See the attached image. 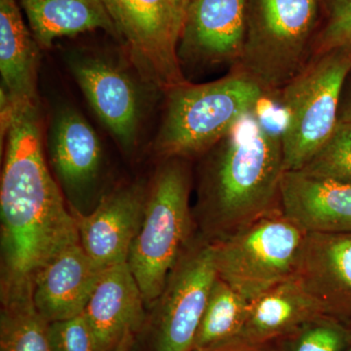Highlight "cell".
Returning a JSON list of instances; mask_svg holds the SVG:
<instances>
[{
  "label": "cell",
  "mask_w": 351,
  "mask_h": 351,
  "mask_svg": "<svg viewBox=\"0 0 351 351\" xmlns=\"http://www.w3.org/2000/svg\"><path fill=\"white\" fill-rule=\"evenodd\" d=\"M40 48L57 38L101 29L119 38L101 0H20Z\"/></svg>",
  "instance_id": "obj_20"
},
{
  "label": "cell",
  "mask_w": 351,
  "mask_h": 351,
  "mask_svg": "<svg viewBox=\"0 0 351 351\" xmlns=\"http://www.w3.org/2000/svg\"><path fill=\"white\" fill-rule=\"evenodd\" d=\"M324 19L313 58L337 49H351V0H323Z\"/></svg>",
  "instance_id": "obj_25"
},
{
  "label": "cell",
  "mask_w": 351,
  "mask_h": 351,
  "mask_svg": "<svg viewBox=\"0 0 351 351\" xmlns=\"http://www.w3.org/2000/svg\"><path fill=\"white\" fill-rule=\"evenodd\" d=\"M350 71L351 49L330 51L311 58L277 95L274 103L283 114L284 170H301L332 135Z\"/></svg>",
  "instance_id": "obj_6"
},
{
  "label": "cell",
  "mask_w": 351,
  "mask_h": 351,
  "mask_svg": "<svg viewBox=\"0 0 351 351\" xmlns=\"http://www.w3.org/2000/svg\"><path fill=\"white\" fill-rule=\"evenodd\" d=\"M346 351H351V343L350 346H348V348H346Z\"/></svg>",
  "instance_id": "obj_31"
},
{
  "label": "cell",
  "mask_w": 351,
  "mask_h": 351,
  "mask_svg": "<svg viewBox=\"0 0 351 351\" xmlns=\"http://www.w3.org/2000/svg\"><path fill=\"white\" fill-rule=\"evenodd\" d=\"M198 351H280L276 343H263V345H237L228 343Z\"/></svg>",
  "instance_id": "obj_28"
},
{
  "label": "cell",
  "mask_w": 351,
  "mask_h": 351,
  "mask_svg": "<svg viewBox=\"0 0 351 351\" xmlns=\"http://www.w3.org/2000/svg\"><path fill=\"white\" fill-rule=\"evenodd\" d=\"M249 304L248 300L217 276L191 351L232 343L243 327Z\"/></svg>",
  "instance_id": "obj_21"
},
{
  "label": "cell",
  "mask_w": 351,
  "mask_h": 351,
  "mask_svg": "<svg viewBox=\"0 0 351 351\" xmlns=\"http://www.w3.org/2000/svg\"><path fill=\"white\" fill-rule=\"evenodd\" d=\"M172 1L180 19H181L182 24H184V17H186L189 7H191L195 0H172Z\"/></svg>",
  "instance_id": "obj_29"
},
{
  "label": "cell",
  "mask_w": 351,
  "mask_h": 351,
  "mask_svg": "<svg viewBox=\"0 0 351 351\" xmlns=\"http://www.w3.org/2000/svg\"><path fill=\"white\" fill-rule=\"evenodd\" d=\"M298 171L351 184V124L338 121L325 144Z\"/></svg>",
  "instance_id": "obj_24"
},
{
  "label": "cell",
  "mask_w": 351,
  "mask_h": 351,
  "mask_svg": "<svg viewBox=\"0 0 351 351\" xmlns=\"http://www.w3.org/2000/svg\"><path fill=\"white\" fill-rule=\"evenodd\" d=\"M274 343L280 351H346L351 343V326L320 313Z\"/></svg>",
  "instance_id": "obj_23"
},
{
  "label": "cell",
  "mask_w": 351,
  "mask_h": 351,
  "mask_svg": "<svg viewBox=\"0 0 351 351\" xmlns=\"http://www.w3.org/2000/svg\"><path fill=\"white\" fill-rule=\"evenodd\" d=\"M68 64L101 123L124 152H133L145 114L142 86L125 66L105 54L73 53Z\"/></svg>",
  "instance_id": "obj_10"
},
{
  "label": "cell",
  "mask_w": 351,
  "mask_h": 351,
  "mask_svg": "<svg viewBox=\"0 0 351 351\" xmlns=\"http://www.w3.org/2000/svg\"><path fill=\"white\" fill-rule=\"evenodd\" d=\"M47 147L51 167L73 214H82L84 201L94 191L103 168V147L98 134L82 113L64 106L53 114Z\"/></svg>",
  "instance_id": "obj_12"
},
{
  "label": "cell",
  "mask_w": 351,
  "mask_h": 351,
  "mask_svg": "<svg viewBox=\"0 0 351 351\" xmlns=\"http://www.w3.org/2000/svg\"><path fill=\"white\" fill-rule=\"evenodd\" d=\"M191 191L188 159H165L149 184L144 219L127 258L147 311L162 292L182 251L195 237Z\"/></svg>",
  "instance_id": "obj_5"
},
{
  "label": "cell",
  "mask_w": 351,
  "mask_h": 351,
  "mask_svg": "<svg viewBox=\"0 0 351 351\" xmlns=\"http://www.w3.org/2000/svg\"><path fill=\"white\" fill-rule=\"evenodd\" d=\"M48 328L32 299L2 304L0 351H52Z\"/></svg>",
  "instance_id": "obj_22"
},
{
  "label": "cell",
  "mask_w": 351,
  "mask_h": 351,
  "mask_svg": "<svg viewBox=\"0 0 351 351\" xmlns=\"http://www.w3.org/2000/svg\"><path fill=\"white\" fill-rule=\"evenodd\" d=\"M52 351H101L93 330L82 314L49 323Z\"/></svg>",
  "instance_id": "obj_26"
},
{
  "label": "cell",
  "mask_w": 351,
  "mask_h": 351,
  "mask_svg": "<svg viewBox=\"0 0 351 351\" xmlns=\"http://www.w3.org/2000/svg\"><path fill=\"white\" fill-rule=\"evenodd\" d=\"M280 208L304 232L351 233V184L285 171Z\"/></svg>",
  "instance_id": "obj_17"
},
{
  "label": "cell",
  "mask_w": 351,
  "mask_h": 351,
  "mask_svg": "<svg viewBox=\"0 0 351 351\" xmlns=\"http://www.w3.org/2000/svg\"><path fill=\"white\" fill-rule=\"evenodd\" d=\"M101 1L142 80L164 92L188 82L178 57L182 23L172 0Z\"/></svg>",
  "instance_id": "obj_9"
},
{
  "label": "cell",
  "mask_w": 351,
  "mask_h": 351,
  "mask_svg": "<svg viewBox=\"0 0 351 351\" xmlns=\"http://www.w3.org/2000/svg\"><path fill=\"white\" fill-rule=\"evenodd\" d=\"M38 41L27 29L15 0H0L1 87L19 107L38 104Z\"/></svg>",
  "instance_id": "obj_19"
},
{
  "label": "cell",
  "mask_w": 351,
  "mask_h": 351,
  "mask_svg": "<svg viewBox=\"0 0 351 351\" xmlns=\"http://www.w3.org/2000/svg\"><path fill=\"white\" fill-rule=\"evenodd\" d=\"M83 315L101 351H114L126 335L140 334L147 309L127 262L104 269Z\"/></svg>",
  "instance_id": "obj_15"
},
{
  "label": "cell",
  "mask_w": 351,
  "mask_h": 351,
  "mask_svg": "<svg viewBox=\"0 0 351 351\" xmlns=\"http://www.w3.org/2000/svg\"><path fill=\"white\" fill-rule=\"evenodd\" d=\"M295 278L322 313L351 326V233H306Z\"/></svg>",
  "instance_id": "obj_14"
},
{
  "label": "cell",
  "mask_w": 351,
  "mask_h": 351,
  "mask_svg": "<svg viewBox=\"0 0 351 351\" xmlns=\"http://www.w3.org/2000/svg\"><path fill=\"white\" fill-rule=\"evenodd\" d=\"M306 232L281 209L211 242L217 276L251 302L295 277Z\"/></svg>",
  "instance_id": "obj_7"
},
{
  "label": "cell",
  "mask_w": 351,
  "mask_h": 351,
  "mask_svg": "<svg viewBox=\"0 0 351 351\" xmlns=\"http://www.w3.org/2000/svg\"><path fill=\"white\" fill-rule=\"evenodd\" d=\"M248 0H195L184 17L178 57L184 66H234L243 48Z\"/></svg>",
  "instance_id": "obj_11"
},
{
  "label": "cell",
  "mask_w": 351,
  "mask_h": 351,
  "mask_svg": "<svg viewBox=\"0 0 351 351\" xmlns=\"http://www.w3.org/2000/svg\"><path fill=\"white\" fill-rule=\"evenodd\" d=\"M338 121L351 124V71L346 76L339 99Z\"/></svg>",
  "instance_id": "obj_27"
},
{
  "label": "cell",
  "mask_w": 351,
  "mask_h": 351,
  "mask_svg": "<svg viewBox=\"0 0 351 351\" xmlns=\"http://www.w3.org/2000/svg\"><path fill=\"white\" fill-rule=\"evenodd\" d=\"M323 19V0H248L243 48L232 69L274 101L313 58Z\"/></svg>",
  "instance_id": "obj_4"
},
{
  "label": "cell",
  "mask_w": 351,
  "mask_h": 351,
  "mask_svg": "<svg viewBox=\"0 0 351 351\" xmlns=\"http://www.w3.org/2000/svg\"><path fill=\"white\" fill-rule=\"evenodd\" d=\"M216 278L211 242L195 233L147 311L138 351H191Z\"/></svg>",
  "instance_id": "obj_8"
},
{
  "label": "cell",
  "mask_w": 351,
  "mask_h": 351,
  "mask_svg": "<svg viewBox=\"0 0 351 351\" xmlns=\"http://www.w3.org/2000/svg\"><path fill=\"white\" fill-rule=\"evenodd\" d=\"M0 226L1 304L31 299L39 272L80 241L44 157L38 105L20 108L6 136Z\"/></svg>",
  "instance_id": "obj_1"
},
{
  "label": "cell",
  "mask_w": 351,
  "mask_h": 351,
  "mask_svg": "<svg viewBox=\"0 0 351 351\" xmlns=\"http://www.w3.org/2000/svg\"><path fill=\"white\" fill-rule=\"evenodd\" d=\"M154 151L162 160L202 156L267 100L257 83L234 69L214 82H189L165 92Z\"/></svg>",
  "instance_id": "obj_3"
},
{
  "label": "cell",
  "mask_w": 351,
  "mask_h": 351,
  "mask_svg": "<svg viewBox=\"0 0 351 351\" xmlns=\"http://www.w3.org/2000/svg\"><path fill=\"white\" fill-rule=\"evenodd\" d=\"M320 313L318 304L293 277L252 300L243 327L230 343H274Z\"/></svg>",
  "instance_id": "obj_18"
},
{
  "label": "cell",
  "mask_w": 351,
  "mask_h": 351,
  "mask_svg": "<svg viewBox=\"0 0 351 351\" xmlns=\"http://www.w3.org/2000/svg\"><path fill=\"white\" fill-rule=\"evenodd\" d=\"M149 184L134 182L103 196L86 214H75L84 250L103 269L127 262L147 203Z\"/></svg>",
  "instance_id": "obj_13"
},
{
  "label": "cell",
  "mask_w": 351,
  "mask_h": 351,
  "mask_svg": "<svg viewBox=\"0 0 351 351\" xmlns=\"http://www.w3.org/2000/svg\"><path fill=\"white\" fill-rule=\"evenodd\" d=\"M265 103L202 156L193 216L209 241L281 209L283 125H270Z\"/></svg>",
  "instance_id": "obj_2"
},
{
  "label": "cell",
  "mask_w": 351,
  "mask_h": 351,
  "mask_svg": "<svg viewBox=\"0 0 351 351\" xmlns=\"http://www.w3.org/2000/svg\"><path fill=\"white\" fill-rule=\"evenodd\" d=\"M104 269L80 241L71 245L36 276L32 295L34 306L48 323L80 315Z\"/></svg>",
  "instance_id": "obj_16"
},
{
  "label": "cell",
  "mask_w": 351,
  "mask_h": 351,
  "mask_svg": "<svg viewBox=\"0 0 351 351\" xmlns=\"http://www.w3.org/2000/svg\"><path fill=\"white\" fill-rule=\"evenodd\" d=\"M136 335L128 334L124 337L121 343L115 348L114 351H133L134 345H135Z\"/></svg>",
  "instance_id": "obj_30"
}]
</instances>
